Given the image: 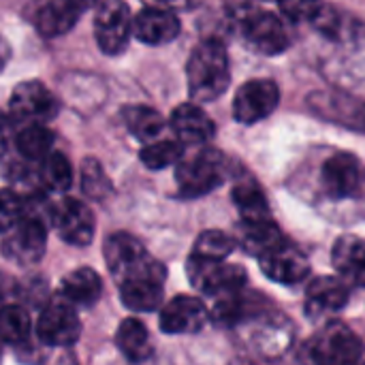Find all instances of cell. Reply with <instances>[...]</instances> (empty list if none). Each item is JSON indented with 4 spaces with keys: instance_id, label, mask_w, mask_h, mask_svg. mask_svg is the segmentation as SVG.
<instances>
[{
    "instance_id": "obj_39",
    "label": "cell",
    "mask_w": 365,
    "mask_h": 365,
    "mask_svg": "<svg viewBox=\"0 0 365 365\" xmlns=\"http://www.w3.org/2000/svg\"><path fill=\"white\" fill-rule=\"evenodd\" d=\"M56 365H77V361L73 359V357H68V355H64V357H60V361Z\"/></svg>"
},
{
    "instance_id": "obj_27",
    "label": "cell",
    "mask_w": 365,
    "mask_h": 365,
    "mask_svg": "<svg viewBox=\"0 0 365 365\" xmlns=\"http://www.w3.org/2000/svg\"><path fill=\"white\" fill-rule=\"evenodd\" d=\"M124 124H126L128 133H130L135 139L143 141L145 145L152 143V141H156V137H158V135L163 133V128H165L163 115H160L156 109L148 107V105H133V107H126V109H124Z\"/></svg>"
},
{
    "instance_id": "obj_13",
    "label": "cell",
    "mask_w": 365,
    "mask_h": 365,
    "mask_svg": "<svg viewBox=\"0 0 365 365\" xmlns=\"http://www.w3.org/2000/svg\"><path fill=\"white\" fill-rule=\"evenodd\" d=\"M11 113L19 120H28L30 124H43L53 120L58 113L56 96L41 81H24L19 83L9 101Z\"/></svg>"
},
{
    "instance_id": "obj_18",
    "label": "cell",
    "mask_w": 365,
    "mask_h": 365,
    "mask_svg": "<svg viewBox=\"0 0 365 365\" xmlns=\"http://www.w3.org/2000/svg\"><path fill=\"white\" fill-rule=\"evenodd\" d=\"M351 297V287L336 276H321L306 289V314L310 319H323L340 312Z\"/></svg>"
},
{
    "instance_id": "obj_25",
    "label": "cell",
    "mask_w": 365,
    "mask_h": 365,
    "mask_svg": "<svg viewBox=\"0 0 365 365\" xmlns=\"http://www.w3.org/2000/svg\"><path fill=\"white\" fill-rule=\"evenodd\" d=\"M115 346L130 364H143L152 355V340L145 325L137 319H124L115 331Z\"/></svg>"
},
{
    "instance_id": "obj_30",
    "label": "cell",
    "mask_w": 365,
    "mask_h": 365,
    "mask_svg": "<svg viewBox=\"0 0 365 365\" xmlns=\"http://www.w3.org/2000/svg\"><path fill=\"white\" fill-rule=\"evenodd\" d=\"M233 250H235V240L231 235H227V233H222L218 229H210V231H203L197 237L190 257L201 259V261L222 263Z\"/></svg>"
},
{
    "instance_id": "obj_7",
    "label": "cell",
    "mask_w": 365,
    "mask_h": 365,
    "mask_svg": "<svg viewBox=\"0 0 365 365\" xmlns=\"http://www.w3.org/2000/svg\"><path fill=\"white\" fill-rule=\"evenodd\" d=\"M188 280L190 284L201 291L203 295L210 297H225L233 293H242L246 284V269L242 265L233 263H212V261H201L195 257H188L186 263Z\"/></svg>"
},
{
    "instance_id": "obj_41",
    "label": "cell",
    "mask_w": 365,
    "mask_h": 365,
    "mask_svg": "<svg viewBox=\"0 0 365 365\" xmlns=\"http://www.w3.org/2000/svg\"><path fill=\"white\" fill-rule=\"evenodd\" d=\"M0 364H2V346H0Z\"/></svg>"
},
{
    "instance_id": "obj_22",
    "label": "cell",
    "mask_w": 365,
    "mask_h": 365,
    "mask_svg": "<svg viewBox=\"0 0 365 365\" xmlns=\"http://www.w3.org/2000/svg\"><path fill=\"white\" fill-rule=\"evenodd\" d=\"M60 295L68 306L90 308L103 295V280L92 267H79L60 282Z\"/></svg>"
},
{
    "instance_id": "obj_29",
    "label": "cell",
    "mask_w": 365,
    "mask_h": 365,
    "mask_svg": "<svg viewBox=\"0 0 365 365\" xmlns=\"http://www.w3.org/2000/svg\"><path fill=\"white\" fill-rule=\"evenodd\" d=\"M32 334V321L30 314L21 306H4L0 308V342L11 346H24L28 344Z\"/></svg>"
},
{
    "instance_id": "obj_32",
    "label": "cell",
    "mask_w": 365,
    "mask_h": 365,
    "mask_svg": "<svg viewBox=\"0 0 365 365\" xmlns=\"http://www.w3.org/2000/svg\"><path fill=\"white\" fill-rule=\"evenodd\" d=\"M38 178H41V184L47 190H56V192L68 190L71 184H73V169H71L68 158L64 154H60V152H51L41 163Z\"/></svg>"
},
{
    "instance_id": "obj_37",
    "label": "cell",
    "mask_w": 365,
    "mask_h": 365,
    "mask_svg": "<svg viewBox=\"0 0 365 365\" xmlns=\"http://www.w3.org/2000/svg\"><path fill=\"white\" fill-rule=\"evenodd\" d=\"M15 293H17V282L13 278L4 276V274H0V308H4L6 306L4 302L9 297H13Z\"/></svg>"
},
{
    "instance_id": "obj_17",
    "label": "cell",
    "mask_w": 365,
    "mask_h": 365,
    "mask_svg": "<svg viewBox=\"0 0 365 365\" xmlns=\"http://www.w3.org/2000/svg\"><path fill=\"white\" fill-rule=\"evenodd\" d=\"M180 17L167 6H145L133 17V34L145 45H167L180 34Z\"/></svg>"
},
{
    "instance_id": "obj_40",
    "label": "cell",
    "mask_w": 365,
    "mask_h": 365,
    "mask_svg": "<svg viewBox=\"0 0 365 365\" xmlns=\"http://www.w3.org/2000/svg\"><path fill=\"white\" fill-rule=\"evenodd\" d=\"M229 365H255L252 361H248V359H235V361H231Z\"/></svg>"
},
{
    "instance_id": "obj_23",
    "label": "cell",
    "mask_w": 365,
    "mask_h": 365,
    "mask_svg": "<svg viewBox=\"0 0 365 365\" xmlns=\"http://www.w3.org/2000/svg\"><path fill=\"white\" fill-rule=\"evenodd\" d=\"M233 203L237 205V212L242 216V222H263V220H274L272 210L267 203L265 192L252 178L237 180L233 186Z\"/></svg>"
},
{
    "instance_id": "obj_26",
    "label": "cell",
    "mask_w": 365,
    "mask_h": 365,
    "mask_svg": "<svg viewBox=\"0 0 365 365\" xmlns=\"http://www.w3.org/2000/svg\"><path fill=\"white\" fill-rule=\"evenodd\" d=\"M284 235L274 220L263 222H242L240 225V244L246 252L255 255L257 259L265 252L284 244Z\"/></svg>"
},
{
    "instance_id": "obj_38",
    "label": "cell",
    "mask_w": 365,
    "mask_h": 365,
    "mask_svg": "<svg viewBox=\"0 0 365 365\" xmlns=\"http://www.w3.org/2000/svg\"><path fill=\"white\" fill-rule=\"evenodd\" d=\"M9 60H11V47H9V43L0 36V73L4 71V66L9 64Z\"/></svg>"
},
{
    "instance_id": "obj_14",
    "label": "cell",
    "mask_w": 365,
    "mask_h": 365,
    "mask_svg": "<svg viewBox=\"0 0 365 365\" xmlns=\"http://www.w3.org/2000/svg\"><path fill=\"white\" fill-rule=\"evenodd\" d=\"M207 319H210V312L201 299L192 295H178L163 306L158 323L165 334L186 336V334L201 331Z\"/></svg>"
},
{
    "instance_id": "obj_2",
    "label": "cell",
    "mask_w": 365,
    "mask_h": 365,
    "mask_svg": "<svg viewBox=\"0 0 365 365\" xmlns=\"http://www.w3.org/2000/svg\"><path fill=\"white\" fill-rule=\"evenodd\" d=\"M105 263L120 284L141 278H167L165 265L152 259L145 246L130 233H111L105 242Z\"/></svg>"
},
{
    "instance_id": "obj_5",
    "label": "cell",
    "mask_w": 365,
    "mask_h": 365,
    "mask_svg": "<svg viewBox=\"0 0 365 365\" xmlns=\"http://www.w3.org/2000/svg\"><path fill=\"white\" fill-rule=\"evenodd\" d=\"M319 184L331 201L361 199L365 197V165L353 152H334L319 169Z\"/></svg>"
},
{
    "instance_id": "obj_19",
    "label": "cell",
    "mask_w": 365,
    "mask_h": 365,
    "mask_svg": "<svg viewBox=\"0 0 365 365\" xmlns=\"http://www.w3.org/2000/svg\"><path fill=\"white\" fill-rule=\"evenodd\" d=\"M171 128L182 145H203L216 133L212 118L195 103H184L173 109Z\"/></svg>"
},
{
    "instance_id": "obj_9",
    "label": "cell",
    "mask_w": 365,
    "mask_h": 365,
    "mask_svg": "<svg viewBox=\"0 0 365 365\" xmlns=\"http://www.w3.org/2000/svg\"><path fill=\"white\" fill-rule=\"evenodd\" d=\"M47 248V227L38 216H24L2 242V252L9 261L19 265H34L43 259Z\"/></svg>"
},
{
    "instance_id": "obj_33",
    "label": "cell",
    "mask_w": 365,
    "mask_h": 365,
    "mask_svg": "<svg viewBox=\"0 0 365 365\" xmlns=\"http://www.w3.org/2000/svg\"><path fill=\"white\" fill-rule=\"evenodd\" d=\"M81 190L94 201H103L111 195V182L96 158H86L81 163Z\"/></svg>"
},
{
    "instance_id": "obj_31",
    "label": "cell",
    "mask_w": 365,
    "mask_h": 365,
    "mask_svg": "<svg viewBox=\"0 0 365 365\" xmlns=\"http://www.w3.org/2000/svg\"><path fill=\"white\" fill-rule=\"evenodd\" d=\"M182 156H184V145L178 139L152 141V143L143 145L139 152L141 163L152 171H160V169H167L171 165H178L182 160Z\"/></svg>"
},
{
    "instance_id": "obj_3",
    "label": "cell",
    "mask_w": 365,
    "mask_h": 365,
    "mask_svg": "<svg viewBox=\"0 0 365 365\" xmlns=\"http://www.w3.org/2000/svg\"><path fill=\"white\" fill-rule=\"evenodd\" d=\"M233 21L237 24L244 43L263 56H278L289 49L291 36L278 15L263 11L252 4H233L229 6Z\"/></svg>"
},
{
    "instance_id": "obj_16",
    "label": "cell",
    "mask_w": 365,
    "mask_h": 365,
    "mask_svg": "<svg viewBox=\"0 0 365 365\" xmlns=\"http://www.w3.org/2000/svg\"><path fill=\"white\" fill-rule=\"evenodd\" d=\"M310 109L329 122L365 133V101L338 92H317L310 96Z\"/></svg>"
},
{
    "instance_id": "obj_34",
    "label": "cell",
    "mask_w": 365,
    "mask_h": 365,
    "mask_svg": "<svg viewBox=\"0 0 365 365\" xmlns=\"http://www.w3.org/2000/svg\"><path fill=\"white\" fill-rule=\"evenodd\" d=\"M220 327H235L248 317V302L242 293L225 295L214 302L212 314H210Z\"/></svg>"
},
{
    "instance_id": "obj_21",
    "label": "cell",
    "mask_w": 365,
    "mask_h": 365,
    "mask_svg": "<svg viewBox=\"0 0 365 365\" xmlns=\"http://www.w3.org/2000/svg\"><path fill=\"white\" fill-rule=\"evenodd\" d=\"M331 261L349 287H365V242L355 235H342L331 248Z\"/></svg>"
},
{
    "instance_id": "obj_1",
    "label": "cell",
    "mask_w": 365,
    "mask_h": 365,
    "mask_svg": "<svg viewBox=\"0 0 365 365\" xmlns=\"http://www.w3.org/2000/svg\"><path fill=\"white\" fill-rule=\"evenodd\" d=\"M186 79L195 105L212 103L227 92L231 81V68L222 41L205 38L192 49L186 64Z\"/></svg>"
},
{
    "instance_id": "obj_15",
    "label": "cell",
    "mask_w": 365,
    "mask_h": 365,
    "mask_svg": "<svg viewBox=\"0 0 365 365\" xmlns=\"http://www.w3.org/2000/svg\"><path fill=\"white\" fill-rule=\"evenodd\" d=\"M259 265H261V272L269 280H274L278 284H287V287L306 280L310 274L308 257L289 242H284L278 248L259 257Z\"/></svg>"
},
{
    "instance_id": "obj_8",
    "label": "cell",
    "mask_w": 365,
    "mask_h": 365,
    "mask_svg": "<svg viewBox=\"0 0 365 365\" xmlns=\"http://www.w3.org/2000/svg\"><path fill=\"white\" fill-rule=\"evenodd\" d=\"M133 36V15L124 2L109 0L96 6L94 38L103 53L118 56L126 49Z\"/></svg>"
},
{
    "instance_id": "obj_24",
    "label": "cell",
    "mask_w": 365,
    "mask_h": 365,
    "mask_svg": "<svg viewBox=\"0 0 365 365\" xmlns=\"http://www.w3.org/2000/svg\"><path fill=\"white\" fill-rule=\"evenodd\" d=\"M165 278H141L120 284V299L133 312H152L163 302Z\"/></svg>"
},
{
    "instance_id": "obj_11",
    "label": "cell",
    "mask_w": 365,
    "mask_h": 365,
    "mask_svg": "<svg viewBox=\"0 0 365 365\" xmlns=\"http://www.w3.org/2000/svg\"><path fill=\"white\" fill-rule=\"evenodd\" d=\"M49 220L58 235L71 246H88L96 231V220L92 210L77 199H62L51 205Z\"/></svg>"
},
{
    "instance_id": "obj_28",
    "label": "cell",
    "mask_w": 365,
    "mask_h": 365,
    "mask_svg": "<svg viewBox=\"0 0 365 365\" xmlns=\"http://www.w3.org/2000/svg\"><path fill=\"white\" fill-rule=\"evenodd\" d=\"M17 152L28 163H43L53 148V133L43 124H28L17 133Z\"/></svg>"
},
{
    "instance_id": "obj_36",
    "label": "cell",
    "mask_w": 365,
    "mask_h": 365,
    "mask_svg": "<svg viewBox=\"0 0 365 365\" xmlns=\"http://www.w3.org/2000/svg\"><path fill=\"white\" fill-rule=\"evenodd\" d=\"M319 2H280V11L291 21H312Z\"/></svg>"
},
{
    "instance_id": "obj_35",
    "label": "cell",
    "mask_w": 365,
    "mask_h": 365,
    "mask_svg": "<svg viewBox=\"0 0 365 365\" xmlns=\"http://www.w3.org/2000/svg\"><path fill=\"white\" fill-rule=\"evenodd\" d=\"M26 216V203L24 197L17 195L15 190L2 188L0 190V233H9L21 218Z\"/></svg>"
},
{
    "instance_id": "obj_20",
    "label": "cell",
    "mask_w": 365,
    "mask_h": 365,
    "mask_svg": "<svg viewBox=\"0 0 365 365\" xmlns=\"http://www.w3.org/2000/svg\"><path fill=\"white\" fill-rule=\"evenodd\" d=\"M83 11H86V4L81 2H71V0L45 2L36 9L34 26L45 38L62 36L77 24Z\"/></svg>"
},
{
    "instance_id": "obj_4",
    "label": "cell",
    "mask_w": 365,
    "mask_h": 365,
    "mask_svg": "<svg viewBox=\"0 0 365 365\" xmlns=\"http://www.w3.org/2000/svg\"><path fill=\"white\" fill-rule=\"evenodd\" d=\"M229 173V163L222 152L214 148H199L197 152L182 156L175 165V182L182 197L195 199L218 188Z\"/></svg>"
},
{
    "instance_id": "obj_10",
    "label": "cell",
    "mask_w": 365,
    "mask_h": 365,
    "mask_svg": "<svg viewBox=\"0 0 365 365\" xmlns=\"http://www.w3.org/2000/svg\"><path fill=\"white\" fill-rule=\"evenodd\" d=\"M280 103V88L274 79H250L233 98V115L240 124H257L272 115Z\"/></svg>"
},
{
    "instance_id": "obj_6",
    "label": "cell",
    "mask_w": 365,
    "mask_h": 365,
    "mask_svg": "<svg viewBox=\"0 0 365 365\" xmlns=\"http://www.w3.org/2000/svg\"><path fill=\"white\" fill-rule=\"evenodd\" d=\"M314 365H365V342L344 323L325 325L312 342Z\"/></svg>"
},
{
    "instance_id": "obj_12",
    "label": "cell",
    "mask_w": 365,
    "mask_h": 365,
    "mask_svg": "<svg viewBox=\"0 0 365 365\" xmlns=\"http://www.w3.org/2000/svg\"><path fill=\"white\" fill-rule=\"evenodd\" d=\"M81 336V323L73 306L53 302L43 308L36 321V338L47 346H73Z\"/></svg>"
}]
</instances>
